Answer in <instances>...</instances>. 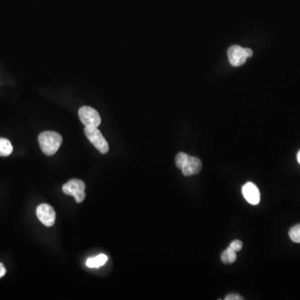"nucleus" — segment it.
<instances>
[{
  "mask_svg": "<svg viewBox=\"0 0 300 300\" xmlns=\"http://www.w3.org/2000/svg\"><path fill=\"white\" fill-rule=\"evenodd\" d=\"M39 146L42 151L48 156H52L61 146L63 138L60 134L54 131H45L39 136Z\"/></svg>",
  "mask_w": 300,
  "mask_h": 300,
  "instance_id": "obj_1",
  "label": "nucleus"
},
{
  "mask_svg": "<svg viewBox=\"0 0 300 300\" xmlns=\"http://www.w3.org/2000/svg\"><path fill=\"white\" fill-rule=\"evenodd\" d=\"M84 134L90 141L91 144L98 149L101 154H107L109 152V144L105 137L103 136L98 128L85 127Z\"/></svg>",
  "mask_w": 300,
  "mask_h": 300,
  "instance_id": "obj_2",
  "label": "nucleus"
},
{
  "mask_svg": "<svg viewBox=\"0 0 300 300\" xmlns=\"http://www.w3.org/2000/svg\"><path fill=\"white\" fill-rule=\"evenodd\" d=\"M78 116L85 127L98 128L101 124L99 114L93 108L83 106L78 110Z\"/></svg>",
  "mask_w": 300,
  "mask_h": 300,
  "instance_id": "obj_3",
  "label": "nucleus"
},
{
  "mask_svg": "<svg viewBox=\"0 0 300 300\" xmlns=\"http://www.w3.org/2000/svg\"><path fill=\"white\" fill-rule=\"evenodd\" d=\"M37 217L47 227H51L54 225L56 214L54 209L48 204H41L37 208Z\"/></svg>",
  "mask_w": 300,
  "mask_h": 300,
  "instance_id": "obj_4",
  "label": "nucleus"
},
{
  "mask_svg": "<svg viewBox=\"0 0 300 300\" xmlns=\"http://www.w3.org/2000/svg\"><path fill=\"white\" fill-rule=\"evenodd\" d=\"M228 58L233 66L239 67L246 62L249 57L247 55L244 48H242L239 45H233L228 49Z\"/></svg>",
  "mask_w": 300,
  "mask_h": 300,
  "instance_id": "obj_5",
  "label": "nucleus"
},
{
  "mask_svg": "<svg viewBox=\"0 0 300 300\" xmlns=\"http://www.w3.org/2000/svg\"><path fill=\"white\" fill-rule=\"evenodd\" d=\"M242 193L244 198L252 205H257L260 202V192L254 183L249 182L243 186Z\"/></svg>",
  "mask_w": 300,
  "mask_h": 300,
  "instance_id": "obj_6",
  "label": "nucleus"
},
{
  "mask_svg": "<svg viewBox=\"0 0 300 300\" xmlns=\"http://www.w3.org/2000/svg\"><path fill=\"white\" fill-rule=\"evenodd\" d=\"M202 168V162L197 157H190L188 159L187 164L184 165L181 170L183 175L189 177V176L195 175L199 173Z\"/></svg>",
  "mask_w": 300,
  "mask_h": 300,
  "instance_id": "obj_7",
  "label": "nucleus"
},
{
  "mask_svg": "<svg viewBox=\"0 0 300 300\" xmlns=\"http://www.w3.org/2000/svg\"><path fill=\"white\" fill-rule=\"evenodd\" d=\"M63 192L67 195L74 196L76 193L85 190V184L79 179H72L63 186Z\"/></svg>",
  "mask_w": 300,
  "mask_h": 300,
  "instance_id": "obj_8",
  "label": "nucleus"
},
{
  "mask_svg": "<svg viewBox=\"0 0 300 300\" xmlns=\"http://www.w3.org/2000/svg\"><path fill=\"white\" fill-rule=\"evenodd\" d=\"M108 257L105 254H99L98 256L89 258L86 261V266L88 268H99L107 262Z\"/></svg>",
  "mask_w": 300,
  "mask_h": 300,
  "instance_id": "obj_9",
  "label": "nucleus"
},
{
  "mask_svg": "<svg viewBox=\"0 0 300 300\" xmlns=\"http://www.w3.org/2000/svg\"><path fill=\"white\" fill-rule=\"evenodd\" d=\"M12 152L13 146L11 142L5 138H0V156H10Z\"/></svg>",
  "mask_w": 300,
  "mask_h": 300,
  "instance_id": "obj_10",
  "label": "nucleus"
},
{
  "mask_svg": "<svg viewBox=\"0 0 300 300\" xmlns=\"http://www.w3.org/2000/svg\"><path fill=\"white\" fill-rule=\"evenodd\" d=\"M237 254L236 252L234 249L229 247L227 249H225L221 254V260L225 264H233L236 261Z\"/></svg>",
  "mask_w": 300,
  "mask_h": 300,
  "instance_id": "obj_11",
  "label": "nucleus"
},
{
  "mask_svg": "<svg viewBox=\"0 0 300 300\" xmlns=\"http://www.w3.org/2000/svg\"><path fill=\"white\" fill-rule=\"evenodd\" d=\"M188 159H189V155L188 154L185 153H178L175 157L176 166L178 167L179 169H182L187 164Z\"/></svg>",
  "mask_w": 300,
  "mask_h": 300,
  "instance_id": "obj_12",
  "label": "nucleus"
},
{
  "mask_svg": "<svg viewBox=\"0 0 300 300\" xmlns=\"http://www.w3.org/2000/svg\"><path fill=\"white\" fill-rule=\"evenodd\" d=\"M288 235L290 237L291 240L294 243H300V224L299 225H294L293 227L291 228Z\"/></svg>",
  "mask_w": 300,
  "mask_h": 300,
  "instance_id": "obj_13",
  "label": "nucleus"
},
{
  "mask_svg": "<svg viewBox=\"0 0 300 300\" xmlns=\"http://www.w3.org/2000/svg\"><path fill=\"white\" fill-rule=\"evenodd\" d=\"M230 247L231 249H234V251L239 252L240 251L242 248H243V243H242V241H240V240L236 239V240H234V241H233L232 243L230 244Z\"/></svg>",
  "mask_w": 300,
  "mask_h": 300,
  "instance_id": "obj_14",
  "label": "nucleus"
},
{
  "mask_svg": "<svg viewBox=\"0 0 300 300\" xmlns=\"http://www.w3.org/2000/svg\"><path fill=\"white\" fill-rule=\"evenodd\" d=\"M73 197L75 198L76 202L79 204V203L83 202L84 198H85V193H84V191H82V192L76 193L75 195L73 196Z\"/></svg>",
  "mask_w": 300,
  "mask_h": 300,
  "instance_id": "obj_15",
  "label": "nucleus"
},
{
  "mask_svg": "<svg viewBox=\"0 0 300 300\" xmlns=\"http://www.w3.org/2000/svg\"><path fill=\"white\" fill-rule=\"evenodd\" d=\"M244 298H242L241 296L237 293H230L229 295L225 297V300H243Z\"/></svg>",
  "mask_w": 300,
  "mask_h": 300,
  "instance_id": "obj_16",
  "label": "nucleus"
},
{
  "mask_svg": "<svg viewBox=\"0 0 300 300\" xmlns=\"http://www.w3.org/2000/svg\"><path fill=\"white\" fill-rule=\"evenodd\" d=\"M6 274V268L4 266L2 263H0V278L4 277Z\"/></svg>",
  "mask_w": 300,
  "mask_h": 300,
  "instance_id": "obj_17",
  "label": "nucleus"
},
{
  "mask_svg": "<svg viewBox=\"0 0 300 300\" xmlns=\"http://www.w3.org/2000/svg\"><path fill=\"white\" fill-rule=\"evenodd\" d=\"M244 49H245V52H246L247 55H248L249 58L253 56V51H252V49H249V48H244Z\"/></svg>",
  "mask_w": 300,
  "mask_h": 300,
  "instance_id": "obj_18",
  "label": "nucleus"
},
{
  "mask_svg": "<svg viewBox=\"0 0 300 300\" xmlns=\"http://www.w3.org/2000/svg\"><path fill=\"white\" fill-rule=\"evenodd\" d=\"M297 159H298V163L300 164V150L298 151V155H297Z\"/></svg>",
  "mask_w": 300,
  "mask_h": 300,
  "instance_id": "obj_19",
  "label": "nucleus"
}]
</instances>
